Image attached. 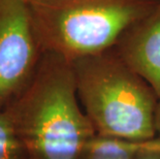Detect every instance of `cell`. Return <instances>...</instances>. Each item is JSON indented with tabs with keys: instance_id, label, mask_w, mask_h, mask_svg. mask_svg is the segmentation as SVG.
Returning a JSON list of instances; mask_svg holds the SVG:
<instances>
[{
	"instance_id": "9c48e42d",
	"label": "cell",
	"mask_w": 160,
	"mask_h": 159,
	"mask_svg": "<svg viewBox=\"0 0 160 159\" xmlns=\"http://www.w3.org/2000/svg\"><path fill=\"white\" fill-rule=\"evenodd\" d=\"M154 125H155V131H156V137L160 138V98L156 107L155 112V119H154Z\"/></svg>"
},
{
	"instance_id": "6da1fadb",
	"label": "cell",
	"mask_w": 160,
	"mask_h": 159,
	"mask_svg": "<svg viewBox=\"0 0 160 159\" xmlns=\"http://www.w3.org/2000/svg\"><path fill=\"white\" fill-rule=\"evenodd\" d=\"M27 159H80L96 135L81 106L71 63L43 52L29 86L5 112Z\"/></svg>"
},
{
	"instance_id": "3957f363",
	"label": "cell",
	"mask_w": 160,
	"mask_h": 159,
	"mask_svg": "<svg viewBox=\"0 0 160 159\" xmlns=\"http://www.w3.org/2000/svg\"><path fill=\"white\" fill-rule=\"evenodd\" d=\"M43 52L71 62L113 50L158 0H27Z\"/></svg>"
},
{
	"instance_id": "ba28073f",
	"label": "cell",
	"mask_w": 160,
	"mask_h": 159,
	"mask_svg": "<svg viewBox=\"0 0 160 159\" xmlns=\"http://www.w3.org/2000/svg\"><path fill=\"white\" fill-rule=\"evenodd\" d=\"M138 159H160V138L156 137L152 146L142 152Z\"/></svg>"
},
{
	"instance_id": "8992f818",
	"label": "cell",
	"mask_w": 160,
	"mask_h": 159,
	"mask_svg": "<svg viewBox=\"0 0 160 159\" xmlns=\"http://www.w3.org/2000/svg\"><path fill=\"white\" fill-rule=\"evenodd\" d=\"M155 138L133 142L96 134L88 143L80 159H138L142 152L152 146Z\"/></svg>"
},
{
	"instance_id": "5b68a950",
	"label": "cell",
	"mask_w": 160,
	"mask_h": 159,
	"mask_svg": "<svg viewBox=\"0 0 160 159\" xmlns=\"http://www.w3.org/2000/svg\"><path fill=\"white\" fill-rule=\"evenodd\" d=\"M115 51L160 98V0L125 33Z\"/></svg>"
},
{
	"instance_id": "52a82bcc",
	"label": "cell",
	"mask_w": 160,
	"mask_h": 159,
	"mask_svg": "<svg viewBox=\"0 0 160 159\" xmlns=\"http://www.w3.org/2000/svg\"><path fill=\"white\" fill-rule=\"evenodd\" d=\"M0 159H27L8 114H0Z\"/></svg>"
},
{
	"instance_id": "7a4b0ae2",
	"label": "cell",
	"mask_w": 160,
	"mask_h": 159,
	"mask_svg": "<svg viewBox=\"0 0 160 159\" xmlns=\"http://www.w3.org/2000/svg\"><path fill=\"white\" fill-rule=\"evenodd\" d=\"M70 63L81 106L97 134L133 142L157 137L159 97L115 49Z\"/></svg>"
},
{
	"instance_id": "277c9868",
	"label": "cell",
	"mask_w": 160,
	"mask_h": 159,
	"mask_svg": "<svg viewBox=\"0 0 160 159\" xmlns=\"http://www.w3.org/2000/svg\"><path fill=\"white\" fill-rule=\"evenodd\" d=\"M43 54L27 0H0V114L32 81Z\"/></svg>"
}]
</instances>
